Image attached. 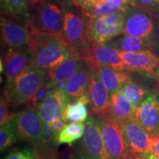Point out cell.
<instances>
[{"label": "cell", "mask_w": 159, "mask_h": 159, "mask_svg": "<svg viewBox=\"0 0 159 159\" xmlns=\"http://www.w3.org/2000/svg\"><path fill=\"white\" fill-rule=\"evenodd\" d=\"M136 111V107L120 91L111 95V115L122 127L134 119Z\"/></svg>", "instance_id": "7402d4cb"}, {"label": "cell", "mask_w": 159, "mask_h": 159, "mask_svg": "<svg viewBox=\"0 0 159 159\" xmlns=\"http://www.w3.org/2000/svg\"><path fill=\"white\" fill-rule=\"evenodd\" d=\"M10 106L11 103L6 93L5 89H4L3 93L1 95L0 100V125H2L5 122L13 120L16 115L10 113Z\"/></svg>", "instance_id": "f1b7e54d"}, {"label": "cell", "mask_w": 159, "mask_h": 159, "mask_svg": "<svg viewBox=\"0 0 159 159\" xmlns=\"http://www.w3.org/2000/svg\"><path fill=\"white\" fill-rule=\"evenodd\" d=\"M85 126L83 122H70L66 124L57 135L56 141L59 144H71L84 135Z\"/></svg>", "instance_id": "d4e9b609"}, {"label": "cell", "mask_w": 159, "mask_h": 159, "mask_svg": "<svg viewBox=\"0 0 159 159\" xmlns=\"http://www.w3.org/2000/svg\"><path fill=\"white\" fill-rule=\"evenodd\" d=\"M19 139L35 147H41L46 142L44 123L39 114L33 111H26L16 114L13 119Z\"/></svg>", "instance_id": "ba28073f"}, {"label": "cell", "mask_w": 159, "mask_h": 159, "mask_svg": "<svg viewBox=\"0 0 159 159\" xmlns=\"http://www.w3.org/2000/svg\"><path fill=\"white\" fill-rule=\"evenodd\" d=\"M111 5L116 7L120 11L125 12L130 7V3L128 2V0H108Z\"/></svg>", "instance_id": "d6a6232c"}, {"label": "cell", "mask_w": 159, "mask_h": 159, "mask_svg": "<svg viewBox=\"0 0 159 159\" xmlns=\"http://www.w3.org/2000/svg\"><path fill=\"white\" fill-rule=\"evenodd\" d=\"M105 147L111 159H131L123 136V127L113 118L111 114L97 116Z\"/></svg>", "instance_id": "52a82bcc"}, {"label": "cell", "mask_w": 159, "mask_h": 159, "mask_svg": "<svg viewBox=\"0 0 159 159\" xmlns=\"http://www.w3.org/2000/svg\"><path fill=\"white\" fill-rule=\"evenodd\" d=\"M123 136L131 158H136L152 151V137L135 119L123 126Z\"/></svg>", "instance_id": "8fae6325"}, {"label": "cell", "mask_w": 159, "mask_h": 159, "mask_svg": "<svg viewBox=\"0 0 159 159\" xmlns=\"http://www.w3.org/2000/svg\"><path fill=\"white\" fill-rule=\"evenodd\" d=\"M89 21L90 19L73 5L65 10L63 37L73 52L78 55L93 41L89 33Z\"/></svg>", "instance_id": "3957f363"}, {"label": "cell", "mask_w": 159, "mask_h": 159, "mask_svg": "<svg viewBox=\"0 0 159 159\" xmlns=\"http://www.w3.org/2000/svg\"><path fill=\"white\" fill-rule=\"evenodd\" d=\"M126 70L145 71L155 77V71L159 65V58L152 51L119 52Z\"/></svg>", "instance_id": "ac0fdd59"}, {"label": "cell", "mask_w": 159, "mask_h": 159, "mask_svg": "<svg viewBox=\"0 0 159 159\" xmlns=\"http://www.w3.org/2000/svg\"><path fill=\"white\" fill-rule=\"evenodd\" d=\"M91 66L96 70L110 95L120 91L123 85L131 80L130 75L125 71L116 70L103 65L96 64Z\"/></svg>", "instance_id": "44dd1931"}, {"label": "cell", "mask_w": 159, "mask_h": 159, "mask_svg": "<svg viewBox=\"0 0 159 159\" xmlns=\"http://www.w3.org/2000/svg\"><path fill=\"white\" fill-rule=\"evenodd\" d=\"M132 6L141 7L156 16L159 15V0H135Z\"/></svg>", "instance_id": "4dcf8cb0"}, {"label": "cell", "mask_w": 159, "mask_h": 159, "mask_svg": "<svg viewBox=\"0 0 159 159\" xmlns=\"http://www.w3.org/2000/svg\"><path fill=\"white\" fill-rule=\"evenodd\" d=\"M125 21V12L97 19H90L89 33L91 39L95 42L105 44L111 39L122 34Z\"/></svg>", "instance_id": "30bf717a"}, {"label": "cell", "mask_w": 159, "mask_h": 159, "mask_svg": "<svg viewBox=\"0 0 159 159\" xmlns=\"http://www.w3.org/2000/svg\"><path fill=\"white\" fill-rule=\"evenodd\" d=\"M1 46L7 49L28 48L30 30L27 19L2 16Z\"/></svg>", "instance_id": "9c48e42d"}, {"label": "cell", "mask_w": 159, "mask_h": 159, "mask_svg": "<svg viewBox=\"0 0 159 159\" xmlns=\"http://www.w3.org/2000/svg\"><path fill=\"white\" fill-rule=\"evenodd\" d=\"M111 48L119 52H141L152 51L158 46L157 40L139 39L129 35H119L105 43Z\"/></svg>", "instance_id": "d6986e66"}, {"label": "cell", "mask_w": 159, "mask_h": 159, "mask_svg": "<svg viewBox=\"0 0 159 159\" xmlns=\"http://www.w3.org/2000/svg\"><path fill=\"white\" fill-rule=\"evenodd\" d=\"M47 71L33 66L13 82L6 85L5 89L11 106L17 107L33 101L44 85Z\"/></svg>", "instance_id": "7a4b0ae2"}, {"label": "cell", "mask_w": 159, "mask_h": 159, "mask_svg": "<svg viewBox=\"0 0 159 159\" xmlns=\"http://www.w3.org/2000/svg\"><path fill=\"white\" fill-rule=\"evenodd\" d=\"M83 13L85 16L89 19H97V18L106 16H110L115 14V13H119V12H123L120 11L116 7L112 5L109 2L108 0L102 2L98 4V5L91 7L90 8L83 10L80 11Z\"/></svg>", "instance_id": "83f0119b"}, {"label": "cell", "mask_w": 159, "mask_h": 159, "mask_svg": "<svg viewBox=\"0 0 159 159\" xmlns=\"http://www.w3.org/2000/svg\"><path fill=\"white\" fill-rule=\"evenodd\" d=\"M128 2L130 3V5L132 6V5H134V1L135 0H128Z\"/></svg>", "instance_id": "f35d334b"}, {"label": "cell", "mask_w": 159, "mask_h": 159, "mask_svg": "<svg viewBox=\"0 0 159 159\" xmlns=\"http://www.w3.org/2000/svg\"><path fill=\"white\" fill-rule=\"evenodd\" d=\"M47 1L57 4V5H60L65 10L66 9L67 7H69V6L72 5V4H71V0H47Z\"/></svg>", "instance_id": "e575fe53"}, {"label": "cell", "mask_w": 159, "mask_h": 159, "mask_svg": "<svg viewBox=\"0 0 159 159\" xmlns=\"http://www.w3.org/2000/svg\"><path fill=\"white\" fill-rule=\"evenodd\" d=\"M91 103L89 94L75 99L65 109L63 120L65 122H83L88 119L87 105Z\"/></svg>", "instance_id": "603a6c76"}, {"label": "cell", "mask_w": 159, "mask_h": 159, "mask_svg": "<svg viewBox=\"0 0 159 159\" xmlns=\"http://www.w3.org/2000/svg\"><path fill=\"white\" fill-rule=\"evenodd\" d=\"M134 159H157V158H156V156H155L153 152H152V151H151V152H148V153L143 155V156L139 157V158H134Z\"/></svg>", "instance_id": "d590c367"}, {"label": "cell", "mask_w": 159, "mask_h": 159, "mask_svg": "<svg viewBox=\"0 0 159 159\" xmlns=\"http://www.w3.org/2000/svg\"><path fill=\"white\" fill-rule=\"evenodd\" d=\"M79 55L85 62L91 66L99 64L111 67L118 71L126 70L118 50L94 41Z\"/></svg>", "instance_id": "7c38bea8"}, {"label": "cell", "mask_w": 159, "mask_h": 159, "mask_svg": "<svg viewBox=\"0 0 159 159\" xmlns=\"http://www.w3.org/2000/svg\"><path fill=\"white\" fill-rule=\"evenodd\" d=\"M106 0H71V4L80 11L90 8Z\"/></svg>", "instance_id": "1f68e13d"}, {"label": "cell", "mask_w": 159, "mask_h": 159, "mask_svg": "<svg viewBox=\"0 0 159 159\" xmlns=\"http://www.w3.org/2000/svg\"><path fill=\"white\" fill-rule=\"evenodd\" d=\"M152 150L157 159H159V132L152 135Z\"/></svg>", "instance_id": "836d02e7"}, {"label": "cell", "mask_w": 159, "mask_h": 159, "mask_svg": "<svg viewBox=\"0 0 159 159\" xmlns=\"http://www.w3.org/2000/svg\"><path fill=\"white\" fill-rule=\"evenodd\" d=\"M131 159H134V158H131Z\"/></svg>", "instance_id": "60d3db41"}, {"label": "cell", "mask_w": 159, "mask_h": 159, "mask_svg": "<svg viewBox=\"0 0 159 159\" xmlns=\"http://www.w3.org/2000/svg\"><path fill=\"white\" fill-rule=\"evenodd\" d=\"M120 92L136 108L140 106L150 94L146 89L133 82L131 80L123 85Z\"/></svg>", "instance_id": "484cf974"}, {"label": "cell", "mask_w": 159, "mask_h": 159, "mask_svg": "<svg viewBox=\"0 0 159 159\" xmlns=\"http://www.w3.org/2000/svg\"><path fill=\"white\" fill-rule=\"evenodd\" d=\"M155 77H156V78L159 80V65H158V66L156 68V71H155Z\"/></svg>", "instance_id": "74e56055"}, {"label": "cell", "mask_w": 159, "mask_h": 159, "mask_svg": "<svg viewBox=\"0 0 159 159\" xmlns=\"http://www.w3.org/2000/svg\"><path fill=\"white\" fill-rule=\"evenodd\" d=\"M46 0H29V2L32 8H33V7H35L38 5H41V3H43Z\"/></svg>", "instance_id": "8d00e7d4"}, {"label": "cell", "mask_w": 159, "mask_h": 159, "mask_svg": "<svg viewBox=\"0 0 159 159\" xmlns=\"http://www.w3.org/2000/svg\"><path fill=\"white\" fill-rule=\"evenodd\" d=\"M85 125L81 141V150L85 156L89 159H111L96 119L89 117Z\"/></svg>", "instance_id": "4fadbf2b"}, {"label": "cell", "mask_w": 159, "mask_h": 159, "mask_svg": "<svg viewBox=\"0 0 159 159\" xmlns=\"http://www.w3.org/2000/svg\"><path fill=\"white\" fill-rule=\"evenodd\" d=\"M2 16L28 19L32 10L29 0H0Z\"/></svg>", "instance_id": "cb8c5ba5"}, {"label": "cell", "mask_w": 159, "mask_h": 159, "mask_svg": "<svg viewBox=\"0 0 159 159\" xmlns=\"http://www.w3.org/2000/svg\"><path fill=\"white\" fill-rule=\"evenodd\" d=\"M91 79V67L85 62L83 66L63 86L66 94L71 99H77L89 94Z\"/></svg>", "instance_id": "ffe728a7"}, {"label": "cell", "mask_w": 159, "mask_h": 159, "mask_svg": "<svg viewBox=\"0 0 159 159\" xmlns=\"http://www.w3.org/2000/svg\"><path fill=\"white\" fill-rule=\"evenodd\" d=\"M134 119L152 136L159 132V99L156 94H149L136 108Z\"/></svg>", "instance_id": "e0dca14e"}, {"label": "cell", "mask_w": 159, "mask_h": 159, "mask_svg": "<svg viewBox=\"0 0 159 159\" xmlns=\"http://www.w3.org/2000/svg\"><path fill=\"white\" fill-rule=\"evenodd\" d=\"M71 98L63 89H55L43 97L37 107V114L50 129L55 139L66 125L63 116Z\"/></svg>", "instance_id": "277c9868"}, {"label": "cell", "mask_w": 159, "mask_h": 159, "mask_svg": "<svg viewBox=\"0 0 159 159\" xmlns=\"http://www.w3.org/2000/svg\"><path fill=\"white\" fill-rule=\"evenodd\" d=\"M29 30L30 36L28 49L33 58V66L47 71L75 54L64 37Z\"/></svg>", "instance_id": "6da1fadb"}, {"label": "cell", "mask_w": 159, "mask_h": 159, "mask_svg": "<svg viewBox=\"0 0 159 159\" xmlns=\"http://www.w3.org/2000/svg\"><path fill=\"white\" fill-rule=\"evenodd\" d=\"M122 35L139 39L157 40L159 30L157 16L137 6H130L125 12Z\"/></svg>", "instance_id": "8992f818"}, {"label": "cell", "mask_w": 159, "mask_h": 159, "mask_svg": "<svg viewBox=\"0 0 159 159\" xmlns=\"http://www.w3.org/2000/svg\"><path fill=\"white\" fill-rule=\"evenodd\" d=\"M77 159H89L88 158H86V157H80V158H77Z\"/></svg>", "instance_id": "ab89813d"}, {"label": "cell", "mask_w": 159, "mask_h": 159, "mask_svg": "<svg viewBox=\"0 0 159 159\" xmlns=\"http://www.w3.org/2000/svg\"><path fill=\"white\" fill-rule=\"evenodd\" d=\"M64 17V8L46 0L32 8L27 25L30 29L63 37Z\"/></svg>", "instance_id": "5b68a950"}, {"label": "cell", "mask_w": 159, "mask_h": 159, "mask_svg": "<svg viewBox=\"0 0 159 159\" xmlns=\"http://www.w3.org/2000/svg\"><path fill=\"white\" fill-rule=\"evenodd\" d=\"M19 138L13 120L5 122L0 128V150L5 152L9 149Z\"/></svg>", "instance_id": "4316f807"}, {"label": "cell", "mask_w": 159, "mask_h": 159, "mask_svg": "<svg viewBox=\"0 0 159 159\" xmlns=\"http://www.w3.org/2000/svg\"><path fill=\"white\" fill-rule=\"evenodd\" d=\"M91 66V65H90ZM91 67V79L89 95L92 113L97 116L111 114V95L96 70Z\"/></svg>", "instance_id": "2e32d148"}, {"label": "cell", "mask_w": 159, "mask_h": 159, "mask_svg": "<svg viewBox=\"0 0 159 159\" xmlns=\"http://www.w3.org/2000/svg\"><path fill=\"white\" fill-rule=\"evenodd\" d=\"M1 64L7 77V84L33 67V58L28 48L7 49L4 53Z\"/></svg>", "instance_id": "5bb4252c"}, {"label": "cell", "mask_w": 159, "mask_h": 159, "mask_svg": "<svg viewBox=\"0 0 159 159\" xmlns=\"http://www.w3.org/2000/svg\"><path fill=\"white\" fill-rule=\"evenodd\" d=\"M4 159H40L36 151L31 148L16 150L10 152Z\"/></svg>", "instance_id": "f546056e"}, {"label": "cell", "mask_w": 159, "mask_h": 159, "mask_svg": "<svg viewBox=\"0 0 159 159\" xmlns=\"http://www.w3.org/2000/svg\"><path fill=\"white\" fill-rule=\"evenodd\" d=\"M85 61L75 54L57 66L49 69L46 75L44 85L46 88H55L57 85L66 83L84 65Z\"/></svg>", "instance_id": "9a60e30c"}]
</instances>
